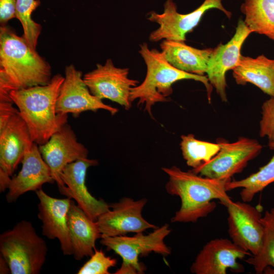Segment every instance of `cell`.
<instances>
[{
    "instance_id": "obj_1",
    "label": "cell",
    "mask_w": 274,
    "mask_h": 274,
    "mask_svg": "<svg viewBox=\"0 0 274 274\" xmlns=\"http://www.w3.org/2000/svg\"><path fill=\"white\" fill-rule=\"evenodd\" d=\"M51 67L22 36L9 27L0 29V101H13V90L48 84Z\"/></svg>"
},
{
    "instance_id": "obj_2",
    "label": "cell",
    "mask_w": 274,
    "mask_h": 274,
    "mask_svg": "<svg viewBox=\"0 0 274 274\" xmlns=\"http://www.w3.org/2000/svg\"><path fill=\"white\" fill-rule=\"evenodd\" d=\"M162 169L168 177L167 192L181 199L180 208L172 218V223L196 222L215 210L214 199L219 200L223 205L231 200L226 188V183L231 180L210 178L176 166Z\"/></svg>"
},
{
    "instance_id": "obj_3",
    "label": "cell",
    "mask_w": 274,
    "mask_h": 274,
    "mask_svg": "<svg viewBox=\"0 0 274 274\" xmlns=\"http://www.w3.org/2000/svg\"><path fill=\"white\" fill-rule=\"evenodd\" d=\"M64 78L57 74L46 85L13 90L10 93L28 127L32 141L38 146L47 142L67 123L68 115L58 114L56 111Z\"/></svg>"
},
{
    "instance_id": "obj_4",
    "label": "cell",
    "mask_w": 274,
    "mask_h": 274,
    "mask_svg": "<svg viewBox=\"0 0 274 274\" xmlns=\"http://www.w3.org/2000/svg\"><path fill=\"white\" fill-rule=\"evenodd\" d=\"M139 53L147 66V74L141 84L133 87L130 95L131 102L138 100V106L152 116V107L157 102L168 100L173 92L172 85L182 80H193L206 86L209 100L211 99L212 86L207 76L180 71L172 65L161 51L150 49L146 43L140 45Z\"/></svg>"
},
{
    "instance_id": "obj_5",
    "label": "cell",
    "mask_w": 274,
    "mask_h": 274,
    "mask_svg": "<svg viewBox=\"0 0 274 274\" xmlns=\"http://www.w3.org/2000/svg\"><path fill=\"white\" fill-rule=\"evenodd\" d=\"M48 252L45 241L26 220L17 223L0 235V253L12 274H39Z\"/></svg>"
},
{
    "instance_id": "obj_6",
    "label": "cell",
    "mask_w": 274,
    "mask_h": 274,
    "mask_svg": "<svg viewBox=\"0 0 274 274\" xmlns=\"http://www.w3.org/2000/svg\"><path fill=\"white\" fill-rule=\"evenodd\" d=\"M170 231L169 225L166 224L154 229L148 234L142 232L133 236H101L100 243L107 250L113 251L122 259V264L115 274H141L146 268L139 262V256H147L153 252L165 256L170 254V248L164 242Z\"/></svg>"
},
{
    "instance_id": "obj_7",
    "label": "cell",
    "mask_w": 274,
    "mask_h": 274,
    "mask_svg": "<svg viewBox=\"0 0 274 274\" xmlns=\"http://www.w3.org/2000/svg\"><path fill=\"white\" fill-rule=\"evenodd\" d=\"M214 8L220 10L229 19L231 18L232 13L224 7L222 0H204L198 8L187 14L179 13L173 0H166L162 13L152 11L147 17L151 22L159 24V27L150 33L149 39L154 42L163 39L185 42L186 34L198 24L205 12Z\"/></svg>"
},
{
    "instance_id": "obj_8",
    "label": "cell",
    "mask_w": 274,
    "mask_h": 274,
    "mask_svg": "<svg viewBox=\"0 0 274 274\" xmlns=\"http://www.w3.org/2000/svg\"><path fill=\"white\" fill-rule=\"evenodd\" d=\"M217 143L219 152L208 162L192 170L202 176L219 180H231L241 172L248 162L260 153L262 146L255 139L240 137L234 142L223 139Z\"/></svg>"
},
{
    "instance_id": "obj_9",
    "label": "cell",
    "mask_w": 274,
    "mask_h": 274,
    "mask_svg": "<svg viewBox=\"0 0 274 274\" xmlns=\"http://www.w3.org/2000/svg\"><path fill=\"white\" fill-rule=\"evenodd\" d=\"M223 206L228 215V232L231 240L252 255H257L262 247L264 233L261 207L232 199Z\"/></svg>"
},
{
    "instance_id": "obj_10",
    "label": "cell",
    "mask_w": 274,
    "mask_h": 274,
    "mask_svg": "<svg viewBox=\"0 0 274 274\" xmlns=\"http://www.w3.org/2000/svg\"><path fill=\"white\" fill-rule=\"evenodd\" d=\"M129 69L115 66L111 59L83 76L90 92L100 99H108L129 110L131 106V89L139 81L128 77Z\"/></svg>"
},
{
    "instance_id": "obj_11",
    "label": "cell",
    "mask_w": 274,
    "mask_h": 274,
    "mask_svg": "<svg viewBox=\"0 0 274 274\" xmlns=\"http://www.w3.org/2000/svg\"><path fill=\"white\" fill-rule=\"evenodd\" d=\"M34 143L18 111L0 131V191L8 188L11 177Z\"/></svg>"
},
{
    "instance_id": "obj_12",
    "label": "cell",
    "mask_w": 274,
    "mask_h": 274,
    "mask_svg": "<svg viewBox=\"0 0 274 274\" xmlns=\"http://www.w3.org/2000/svg\"><path fill=\"white\" fill-rule=\"evenodd\" d=\"M64 77L56 102L57 114H72L73 117H78L82 113L88 111L96 112L101 109L109 112L112 115L118 112L117 108L105 104L90 92L84 81L82 72L73 64L65 67Z\"/></svg>"
},
{
    "instance_id": "obj_13",
    "label": "cell",
    "mask_w": 274,
    "mask_h": 274,
    "mask_svg": "<svg viewBox=\"0 0 274 274\" xmlns=\"http://www.w3.org/2000/svg\"><path fill=\"white\" fill-rule=\"evenodd\" d=\"M147 201L146 198L134 200L124 197L117 202L110 203L112 210L101 214L96 221L101 236L124 235L157 228L142 216V210Z\"/></svg>"
},
{
    "instance_id": "obj_14",
    "label": "cell",
    "mask_w": 274,
    "mask_h": 274,
    "mask_svg": "<svg viewBox=\"0 0 274 274\" xmlns=\"http://www.w3.org/2000/svg\"><path fill=\"white\" fill-rule=\"evenodd\" d=\"M252 255L227 238H215L202 247L190 267L195 274H226L227 270L242 272L244 266L237 262Z\"/></svg>"
},
{
    "instance_id": "obj_15",
    "label": "cell",
    "mask_w": 274,
    "mask_h": 274,
    "mask_svg": "<svg viewBox=\"0 0 274 274\" xmlns=\"http://www.w3.org/2000/svg\"><path fill=\"white\" fill-rule=\"evenodd\" d=\"M98 163L97 160L87 157L68 164L61 174L64 186L58 188L61 194L75 200L78 206L93 221H96L101 214L110 210L109 204L102 199H98L93 197L85 184L88 168Z\"/></svg>"
},
{
    "instance_id": "obj_16",
    "label": "cell",
    "mask_w": 274,
    "mask_h": 274,
    "mask_svg": "<svg viewBox=\"0 0 274 274\" xmlns=\"http://www.w3.org/2000/svg\"><path fill=\"white\" fill-rule=\"evenodd\" d=\"M39 149L58 188L64 186L61 179L63 168L68 164L87 158L88 155L87 149L78 141L74 131L67 123L47 142L39 146Z\"/></svg>"
},
{
    "instance_id": "obj_17",
    "label": "cell",
    "mask_w": 274,
    "mask_h": 274,
    "mask_svg": "<svg viewBox=\"0 0 274 274\" xmlns=\"http://www.w3.org/2000/svg\"><path fill=\"white\" fill-rule=\"evenodd\" d=\"M251 32L244 21L239 19L235 32L230 40L224 45L220 43L214 48L206 74L210 83L215 88L223 101H227L226 73L238 64L242 46Z\"/></svg>"
},
{
    "instance_id": "obj_18",
    "label": "cell",
    "mask_w": 274,
    "mask_h": 274,
    "mask_svg": "<svg viewBox=\"0 0 274 274\" xmlns=\"http://www.w3.org/2000/svg\"><path fill=\"white\" fill-rule=\"evenodd\" d=\"M39 199L38 217L42 222V233L49 239L57 238L64 255H72L67 214L72 199L51 197L41 188L35 191Z\"/></svg>"
},
{
    "instance_id": "obj_19",
    "label": "cell",
    "mask_w": 274,
    "mask_h": 274,
    "mask_svg": "<svg viewBox=\"0 0 274 274\" xmlns=\"http://www.w3.org/2000/svg\"><path fill=\"white\" fill-rule=\"evenodd\" d=\"M21 163V170L11 178L9 185L6 196L8 203L16 202L26 192L41 189L44 184L55 182L50 169L35 143L24 156Z\"/></svg>"
},
{
    "instance_id": "obj_20",
    "label": "cell",
    "mask_w": 274,
    "mask_h": 274,
    "mask_svg": "<svg viewBox=\"0 0 274 274\" xmlns=\"http://www.w3.org/2000/svg\"><path fill=\"white\" fill-rule=\"evenodd\" d=\"M67 225L74 259L81 260L91 256L95 242L101 235L96 221L91 220L72 199L67 214Z\"/></svg>"
},
{
    "instance_id": "obj_21",
    "label": "cell",
    "mask_w": 274,
    "mask_h": 274,
    "mask_svg": "<svg viewBox=\"0 0 274 274\" xmlns=\"http://www.w3.org/2000/svg\"><path fill=\"white\" fill-rule=\"evenodd\" d=\"M166 60L176 68L190 74L204 76L214 48L199 49L185 42L164 40L160 45Z\"/></svg>"
},
{
    "instance_id": "obj_22",
    "label": "cell",
    "mask_w": 274,
    "mask_h": 274,
    "mask_svg": "<svg viewBox=\"0 0 274 274\" xmlns=\"http://www.w3.org/2000/svg\"><path fill=\"white\" fill-rule=\"evenodd\" d=\"M232 70L238 85L251 83L274 97V59L263 54L256 58L241 55L238 64Z\"/></svg>"
},
{
    "instance_id": "obj_23",
    "label": "cell",
    "mask_w": 274,
    "mask_h": 274,
    "mask_svg": "<svg viewBox=\"0 0 274 274\" xmlns=\"http://www.w3.org/2000/svg\"><path fill=\"white\" fill-rule=\"evenodd\" d=\"M241 11L244 20L253 32L274 41V0H244Z\"/></svg>"
},
{
    "instance_id": "obj_24",
    "label": "cell",
    "mask_w": 274,
    "mask_h": 274,
    "mask_svg": "<svg viewBox=\"0 0 274 274\" xmlns=\"http://www.w3.org/2000/svg\"><path fill=\"white\" fill-rule=\"evenodd\" d=\"M274 149V147L273 148ZM274 183V155L269 161L258 171L239 180H229L226 183L227 191L242 188L240 196L243 201L249 202L256 194Z\"/></svg>"
},
{
    "instance_id": "obj_25",
    "label": "cell",
    "mask_w": 274,
    "mask_h": 274,
    "mask_svg": "<svg viewBox=\"0 0 274 274\" xmlns=\"http://www.w3.org/2000/svg\"><path fill=\"white\" fill-rule=\"evenodd\" d=\"M181 150L188 166L196 169L210 161L220 151L218 143L196 139L193 134L181 136Z\"/></svg>"
},
{
    "instance_id": "obj_26",
    "label": "cell",
    "mask_w": 274,
    "mask_h": 274,
    "mask_svg": "<svg viewBox=\"0 0 274 274\" xmlns=\"http://www.w3.org/2000/svg\"><path fill=\"white\" fill-rule=\"evenodd\" d=\"M264 227L262 245L259 253L246 260L257 274L263 273L267 266L274 268V208L266 211L261 218Z\"/></svg>"
},
{
    "instance_id": "obj_27",
    "label": "cell",
    "mask_w": 274,
    "mask_h": 274,
    "mask_svg": "<svg viewBox=\"0 0 274 274\" xmlns=\"http://www.w3.org/2000/svg\"><path fill=\"white\" fill-rule=\"evenodd\" d=\"M40 4V0H17L16 5V18L19 20L22 26V36L35 50L42 26L32 20L31 15Z\"/></svg>"
},
{
    "instance_id": "obj_28",
    "label": "cell",
    "mask_w": 274,
    "mask_h": 274,
    "mask_svg": "<svg viewBox=\"0 0 274 274\" xmlns=\"http://www.w3.org/2000/svg\"><path fill=\"white\" fill-rule=\"evenodd\" d=\"M115 258L107 256L102 250L95 249L90 258L80 267L77 274H109V269L116 265Z\"/></svg>"
},
{
    "instance_id": "obj_29",
    "label": "cell",
    "mask_w": 274,
    "mask_h": 274,
    "mask_svg": "<svg viewBox=\"0 0 274 274\" xmlns=\"http://www.w3.org/2000/svg\"><path fill=\"white\" fill-rule=\"evenodd\" d=\"M259 135L268 140L270 149L274 147V97L265 101L261 107V118L259 122Z\"/></svg>"
},
{
    "instance_id": "obj_30",
    "label": "cell",
    "mask_w": 274,
    "mask_h": 274,
    "mask_svg": "<svg viewBox=\"0 0 274 274\" xmlns=\"http://www.w3.org/2000/svg\"><path fill=\"white\" fill-rule=\"evenodd\" d=\"M17 0H0V22L6 25L10 20L16 18Z\"/></svg>"
},
{
    "instance_id": "obj_31",
    "label": "cell",
    "mask_w": 274,
    "mask_h": 274,
    "mask_svg": "<svg viewBox=\"0 0 274 274\" xmlns=\"http://www.w3.org/2000/svg\"><path fill=\"white\" fill-rule=\"evenodd\" d=\"M13 101H0V131L6 126L12 117L18 112L13 106Z\"/></svg>"
},
{
    "instance_id": "obj_32",
    "label": "cell",
    "mask_w": 274,
    "mask_h": 274,
    "mask_svg": "<svg viewBox=\"0 0 274 274\" xmlns=\"http://www.w3.org/2000/svg\"><path fill=\"white\" fill-rule=\"evenodd\" d=\"M10 272V268L8 263L5 259L2 256H0V273H8Z\"/></svg>"
}]
</instances>
